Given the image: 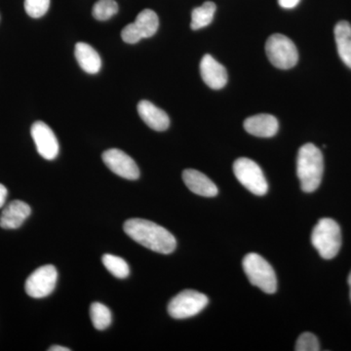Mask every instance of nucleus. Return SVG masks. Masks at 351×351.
<instances>
[{"instance_id":"nucleus-1","label":"nucleus","mask_w":351,"mask_h":351,"mask_svg":"<svg viewBox=\"0 0 351 351\" xmlns=\"http://www.w3.org/2000/svg\"><path fill=\"white\" fill-rule=\"evenodd\" d=\"M123 228L132 239L157 253L167 255L174 252L177 247V241L172 233L147 219H128L124 223Z\"/></svg>"},{"instance_id":"nucleus-2","label":"nucleus","mask_w":351,"mask_h":351,"mask_svg":"<svg viewBox=\"0 0 351 351\" xmlns=\"http://www.w3.org/2000/svg\"><path fill=\"white\" fill-rule=\"evenodd\" d=\"M324 161L322 152L313 144L302 145L298 154L297 174L304 193H313L322 181Z\"/></svg>"},{"instance_id":"nucleus-3","label":"nucleus","mask_w":351,"mask_h":351,"mask_svg":"<svg viewBox=\"0 0 351 351\" xmlns=\"http://www.w3.org/2000/svg\"><path fill=\"white\" fill-rule=\"evenodd\" d=\"M311 243L324 260H331L338 255L341 246V228L336 221L321 219L311 233Z\"/></svg>"},{"instance_id":"nucleus-4","label":"nucleus","mask_w":351,"mask_h":351,"mask_svg":"<svg viewBox=\"0 0 351 351\" xmlns=\"http://www.w3.org/2000/svg\"><path fill=\"white\" fill-rule=\"evenodd\" d=\"M243 269L249 281L267 294L276 292L277 279L274 267L262 256L247 254L243 258Z\"/></svg>"},{"instance_id":"nucleus-5","label":"nucleus","mask_w":351,"mask_h":351,"mask_svg":"<svg viewBox=\"0 0 351 351\" xmlns=\"http://www.w3.org/2000/svg\"><path fill=\"white\" fill-rule=\"evenodd\" d=\"M265 52L270 63L277 69H292L299 60V53L294 43L280 34H274L267 39Z\"/></svg>"},{"instance_id":"nucleus-6","label":"nucleus","mask_w":351,"mask_h":351,"mask_svg":"<svg viewBox=\"0 0 351 351\" xmlns=\"http://www.w3.org/2000/svg\"><path fill=\"white\" fill-rule=\"evenodd\" d=\"M233 172L240 184L252 193L258 196L267 195L269 189L267 180L255 161L241 157L233 163Z\"/></svg>"},{"instance_id":"nucleus-7","label":"nucleus","mask_w":351,"mask_h":351,"mask_svg":"<svg viewBox=\"0 0 351 351\" xmlns=\"http://www.w3.org/2000/svg\"><path fill=\"white\" fill-rule=\"evenodd\" d=\"M209 300L202 293L184 290L171 300L168 313L175 319H186L201 313L206 307Z\"/></svg>"},{"instance_id":"nucleus-8","label":"nucleus","mask_w":351,"mask_h":351,"mask_svg":"<svg viewBox=\"0 0 351 351\" xmlns=\"http://www.w3.org/2000/svg\"><path fill=\"white\" fill-rule=\"evenodd\" d=\"M158 16L151 10L145 9L138 14L135 22L127 25L121 32V38L124 43L129 44L138 43L143 38L154 36L158 29Z\"/></svg>"},{"instance_id":"nucleus-9","label":"nucleus","mask_w":351,"mask_h":351,"mask_svg":"<svg viewBox=\"0 0 351 351\" xmlns=\"http://www.w3.org/2000/svg\"><path fill=\"white\" fill-rule=\"evenodd\" d=\"M58 272L54 265H47L38 267L27 277L25 292L29 297L41 299L47 297L56 287Z\"/></svg>"},{"instance_id":"nucleus-10","label":"nucleus","mask_w":351,"mask_h":351,"mask_svg":"<svg viewBox=\"0 0 351 351\" xmlns=\"http://www.w3.org/2000/svg\"><path fill=\"white\" fill-rule=\"evenodd\" d=\"M101 157L108 169L114 174L127 180H137L140 177L137 164L125 152L112 149L104 152Z\"/></svg>"},{"instance_id":"nucleus-11","label":"nucleus","mask_w":351,"mask_h":351,"mask_svg":"<svg viewBox=\"0 0 351 351\" xmlns=\"http://www.w3.org/2000/svg\"><path fill=\"white\" fill-rule=\"evenodd\" d=\"M31 133L38 154L47 160L56 158L59 154V142L52 129L43 121H36L32 124Z\"/></svg>"},{"instance_id":"nucleus-12","label":"nucleus","mask_w":351,"mask_h":351,"mask_svg":"<svg viewBox=\"0 0 351 351\" xmlns=\"http://www.w3.org/2000/svg\"><path fill=\"white\" fill-rule=\"evenodd\" d=\"M200 73L203 82L212 89H221L228 83V73L225 66L217 62L211 55H205L201 60Z\"/></svg>"},{"instance_id":"nucleus-13","label":"nucleus","mask_w":351,"mask_h":351,"mask_svg":"<svg viewBox=\"0 0 351 351\" xmlns=\"http://www.w3.org/2000/svg\"><path fill=\"white\" fill-rule=\"evenodd\" d=\"M32 213L29 204L21 200L9 203L0 216V226L4 230H16L24 223Z\"/></svg>"},{"instance_id":"nucleus-14","label":"nucleus","mask_w":351,"mask_h":351,"mask_svg":"<svg viewBox=\"0 0 351 351\" xmlns=\"http://www.w3.org/2000/svg\"><path fill=\"white\" fill-rule=\"evenodd\" d=\"M182 180L184 184L195 195L204 197H214L218 195L219 191L206 175L195 169H186L182 172Z\"/></svg>"},{"instance_id":"nucleus-15","label":"nucleus","mask_w":351,"mask_h":351,"mask_svg":"<svg viewBox=\"0 0 351 351\" xmlns=\"http://www.w3.org/2000/svg\"><path fill=\"white\" fill-rule=\"evenodd\" d=\"M244 128L256 137L270 138L276 135L279 124L274 115L257 114L245 120Z\"/></svg>"},{"instance_id":"nucleus-16","label":"nucleus","mask_w":351,"mask_h":351,"mask_svg":"<svg viewBox=\"0 0 351 351\" xmlns=\"http://www.w3.org/2000/svg\"><path fill=\"white\" fill-rule=\"evenodd\" d=\"M138 112L141 119L147 126L156 131L167 130L170 119L167 113L149 101H141L138 105Z\"/></svg>"},{"instance_id":"nucleus-17","label":"nucleus","mask_w":351,"mask_h":351,"mask_svg":"<svg viewBox=\"0 0 351 351\" xmlns=\"http://www.w3.org/2000/svg\"><path fill=\"white\" fill-rule=\"evenodd\" d=\"M75 54L80 68L85 73L95 75V73L100 71L101 68L100 55L89 44L84 43H76Z\"/></svg>"},{"instance_id":"nucleus-18","label":"nucleus","mask_w":351,"mask_h":351,"mask_svg":"<svg viewBox=\"0 0 351 351\" xmlns=\"http://www.w3.org/2000/svg\"><path fill=\"white\" fill-rule=\"evenodd\" d=\"M335 39L341 61L351 69V25L341 21L335 27Z\"/></svg>"},{"instance_id":"nucleus-19","label":"nucleus","mask_w":351,"mask_h":351,"mask_svg":"<svg viewBox=\"0 0 351 351\" xmlns=\"http://www.w3.org/2000/svg\"><path fill=\"white\" fill-rule=\"evenodd\" d=\"M216 9V4L211 1L205 2L202 5L193 9L191 13V29L198 31L211 24Z\"/></svg>"},{"instance_id":"nucleus-20","label":"nucleus","mask_w":351,"mask_h":351,"mask_svg":"<svg viewBox=\"0 0 351 351\" xmlns=\"http://www.w3.org/2000/svg\"><path fill=\"white\" fill-rule=\"evenodd\" d=\"M92 323L99 331L107 329L112 323V313L105 304L101 302H94L90 309Z\"/></svg>"},{"instance_id":"nucleus-21","label":"nucleus","mask_w":351,"mask_h":351,"mask_svg":"<svg viewBox=\"0 0 351 351\" xmlns=\"http://www.w3.org/2000/svg\"><path fill=\"white\" fill-rule=\"evenodd\" d=\"M106 269L117 278H126L130 274V267L123 258L106 254L101 258Z\"/></svg>"},{"instance_id":"nucleus-22","label":"nucleus","mask_w":351,"mask_h":351,"mask_svg":"<svg viewBox=\"0 0 351 351\" xmlns=\"http://www.w3.org/2000/svg\"><path fill=\"white\" fill-rule=\"evenodd\" d=\"M119 12V5L114 0H98L93 7L95 19L107 21Z\"/></svg>"},{"instance_id":"nucleus-23","label":"nucleus","mask_w":351,"mask_h":351,"mask_svg":"<svg viewBox=\"0 0 351 351\" xmlns=\"http://www.w3.org/2000/svg\"><path fill=\"white\" fill-rule=\"evenodd\" d=\"M50 0H25V10L32 18H40L47 13Z\"/></svg>"},{"instance_id":"nucleus-24","label":"nucleus","mask_w":351,"mask_h":351,"mask_svg":"<svg viewBox=\"0 0 351 351\" xmlns=\"http://www.w3.org/2000/svg\"><path fill=\"white\" fill-rule=\"evenodd\" d=\"M295 351H318L320 350V343L315 335L311 332H304L298 339L295 343Z\"/></svg>"},{"instance_id":"nucleus-25","label":"nucleus","mask_w":351,"mask_h":351,"mask_svg":"<svg viewBox=\"0 0 351 351\" xmlns=\"http://www.w3.org/2000/svg\"><path fill=\"white\" fill-rule=\"evenodd\" d=\"M301 0H278L279 5L285 9H292L300 3Z\"/></svg>"},{"instance_id":"nucleus-26","label":"nucleus","mask_w":351,"mask_h":351,"mask_svg":"<svg viewBox=\"0 0 351 351\" xmlns=\"http://www.w3.org/2000/svg\"><path fill=\"white\" fill-rule=\"evenodd\" d=\"M8 195V191L3 184H0V208L3 207Z\"/></svg>"},{"instance_id":"nucleus-27","label":"nucleus","mask_w":351,"mask_h":351,"mask_svg":"<svg viewBox=\"0 0 351 351\" xmlns=\"http://www.w3.org/2000/svg\"><path fill=\"white\" fill-rule=\"evenodd\" d=\"M49 351H71L68 348H64V346H54L49 348Z\"/></svg>"},{"instance_id":"nucleus-28","label":"nucleus","mask_w":351,"mask_h":351,"mask_svg":"<svg viewBox=\"0 0 351 351\" xmlns=\"http://www.w3.org/2000/svg\"><path fill=\"white\" fill-rule=\"evenodd\" d=\"M348 285H350V299H351V272L350 274V276H348Z\"/></svg>"}]
</instances>
